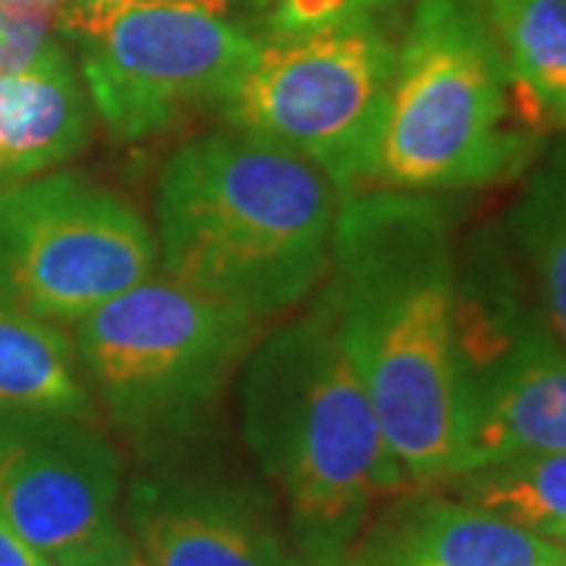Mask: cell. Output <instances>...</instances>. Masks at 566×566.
<instances>
[{
  "label": "cell",
  "mask_w": 566,
  "mask_h": 566,
  "mask_svg": "<svg viewBox=\"0 0 566 566\" xmlns=\"http://www.w3.org/2000/svg\"><path fill=\"white\" fill-rule=\"evenodd\" d=\"M331 268L327 300L390 453L409 482L457 479L460 274L441 205L400 189L344 192Z\"/></svg>",
  "instance_id": "cell-1"
},
{
  "label": "cell",
  "mask_w": 566,
  "mask_h": 566,
  "mask_svg": "<svg viewBox=\"0 0 566 566\" xmlns=\"http://www.w3.org/2000/svg\"><path fill=\"white\" fill-rule=\"evenodd\" d=\"M340 199L322 167L243 129L186 142L158 182L164 277L259 322L286 312L331 268Z\"/></svg>",
  "instance_id": "cell-2"
},
{
  "label": "cell",
  "mask_w": 566,
  "mask_h": 566,
  "mask_svg": "<svg viewBox=\"0 0 566 566\" xmlns=\"http://www.w3.org/2000/svg\"><path fill=\"white\" fill-rule=\"evenodd\" d=\"M243 424L312 560L346 557L375 497L409 482L387 447L327 296L312 315L252 349Z\"/></svg>",
  "instance_id": "cell-3"
},
{
  "label": "cell",
  "mask_w": 566,
  "mask_h": 566,
  "mask_svg": "<svg viewBox=\"0 0 566 566\" xmlns=\"http://www.w3.org/2000/svg\"><path fill=\"white\" fill-rule=\"evenodd\" d=\"M542 117L510 80L475 0H416L371 142L378 189H475L520 177L538 155Z\"/></svg>",
  "instance_id": "cell-4"
},
{
  "label": "cell",
  "mask_w": 566,
  "mask_h": 566,
  "mask_svg": "<svg viewBox=\"0 0 566 566\" xmlns=\"http://www.w3.org/2000/svg\"><path fill=\"white\" fill-rule=\"evenodd\" d=\"M73 340L114 422L158 441L218 403L259 340V318L170 277H148L73 324Z\"/></svg>",
  "instance_id": "cell-5"
},
{
  "label": "cell",
  "mask_w": 566,
  "mask_h": 566,
  "mask_svg": "<svg viewBox=\"0 0 566 566\" xmlns=\"http://www.w3.org/2000/svg\"><path fill=\"white\" fill-rule=\"evenodd\" d=\"M227 0H70L88 102L120 139H148L186 111L221 104L262 51Z\"/></svg>",
  "instance_id": "cell-6"
},
{
  "label": "cell",
  "mask_w": 566,
  "mask_h": 566,
  "mask_svg": "<svg viewBox=\"0 0 566 566\" xmlns=\"http://www.w3.org/2000/svg\"><path fill=\"white\" fill-rule=\"evenodd\" d=\"M394 63L397 44L378 22L271 41L221 102L223 117L353 192L365 182Z\"/></svg>",
  "instance_id": "cell-7"
},
{
  "label": "cell",
  "mask_w": 566,
  "mask_h": 566,
  "mask_svg": "<svg viewBox=\"0 0 566 566\" xmlns=\"http://www.w3.org/2000/svg\"><path fill=\"white\" fill-rule=\"evenodd\" d=\"M155 264L148 223L98 182L44 174L0 192V296L44 322L76 324Z\"/></svg>",
  "instance_id": "cell-8"
},
{
  "label": "cell",
  "mask_w": 566,
  "mask_h": 566,
  "mask_svg": "<svg viewBox=\"0 0 566 566\" xmlns=\"http://www.w3.org/2000/svg\"><path fill=\"white\" fill-rule=\"evenodd\" d=\"M460 475L535 453H566V346L491 271L457 281Z\"/></svg>",
  "instance_id": "cell-9"
},
{
  "label": "cell",
  "mask_w": 566,
  "mask_h": 566,
  "mask_svg": "<svg viewBox=\"0 0 566 566\" xmlns=\"http://www.w3.org/2000/svg\"><path fill=\"white\" fill-rule=\"evenodd\" d=\"M120 457L85 416L0 412V510L48 564L114 523Z\"/></svg>",
  "instance_id": "cell-10"
},
{
  "label": "cell",
  "mask_w": 566,
  "mask_h": 566,
  "mask_svg": "<svg viewBox=\"0 0 566 566\" xmlns=\"http://www.w3.org/2000/svg\"><path fill=\"white\" fill-rule=\"evenodd\" d=\"M129 523L148 566H283L277 532L243 494L202 482H136Z\"/></svg>",
  "instance_id": "cell-11"
},
{
  "label": "cell",
  "mask_w": 566,
  "mask_h": 566,
  "mask_svg": "<svg viewBox=\"0 0 566 566\" xmlns=\"http://www.w3.org/2000/svg\"><path fill=\"white\" fill-rule=\"evenodd\" d=\"M557 547L501 516L431 497L397 510L368 542L363 566H560Z\"/></svg>",
  "instance_id": "cell-12"
},
{
  "label": "cell",
  "mask_w": 566,
  "mask_h": 566,
  "mask_svg": "<svg viewBox=\"0 0 566 566\" xmlns=\"http://www.w3.org/2000/svg\"><path fill=\"white\" fill-rule=\"evenodd\" d=\"M88 142V98L54 41L39 61L0 76V192L51 174Z\"/></svg>",
  "instance_id": "cell-13"
},
{
  "label": "cell",
  "mask_w": 566,
  "mask_h": 566,
  "mask_svg": "<svg viewBox=\"0 0 566 566\" xmlns=\"http://www.w3.org/2000/svg\"><path fill=\"white\" fill-rule=\"evenodd\" d=\"M0 412H88L76 349L39 315L0 296Z\"/></svg>",
  "instance_id": "cell-14"
},
{
  "label": "cell",
  "mask_w": 566,
  "mask_h": 566,
  "mask_svg": "<svg viewBox=\"0 0 566 566\" xmlns=\"http://www.w3.org/2000/svg\"><path fill=\"white\" fill-rule=\"evenodd\" d=\"M485 20L528 107L566 123V0H485Z\"/></svg>",
  "instance_id": "cell-15"
},
{
  "label": "cell",
  "mask_w": 566,
  "mask_h": 566,
  "mask_svg": "<svg viewBox=\"0 0 566 566\" xmlns=\"http://www.w3.org/2000/svg\"><path fill=\"white\" fill-rule=\"evenodd\" d=\"M457 497L566 547V453H535L482 465L457 479Z\"/></svg>",
  "instance_id": "cell-16"
},
{
  "label": "cell",
  "mask_w": 566,
  "mask_h": 566,
  "mask_svg": "<svg viewBox=\"0 0 566 566\" xmlns=\"http://www.w3.org/2000/svg\"><path fill=\"white\" fill-rule=\"evenodd\" d=\"M516 245L535 277L545 322L566 346V161L557 158L528 180L510 211Z\"/></svg>",
  "instance_id": "cell-17"
},
{
  "label": "cell",
  "mask_w": 566,
  "mask_h": 566,
  "mask_svg": "<svg viewBox=\"0 0 566 566\" xmlns=\"http://www.w3.org/2000/svg\"><path fill=\"white\" fill-rule=\"evenodd\" d=\"M406 0H271L268 32L274 41L305 39L349 25L378 22Z\"/></svg>",
  "instance_id": "cell-18"
},
{
  "label": "cell",
  "mask_w": 566,
  "mask_h": 566,
  "mask_svg": "<svg viewBox=\"0 0 566 566\" xmlns=\"http://www.w3.org/2000/svg\"><path fill=\"white\" fill-rule=\"evenodd\" d=\"M66 7L70 0H0V76L39 61Z\"/></svg>",
  "instance_id": "cell-19"
},
{
  "label": "cell",
  "mask_w": 566,
  "mask_h": 566,
  "mask_svg": "<svg viewBox=\"0 0 566 566\" xmlns=\"http://www.w3.org/2000/svg\"><path fill=\"white\" fill-rule=\"evenodd\" d=\"M51 566H148V560L139 545L126 535V528L107 523L98 535L61 554Z\"/></svg>",
  "instance_id": "cell-20"
},
{
  "label": "cell",
  "mask_w": 566,
  "mask_h": 566,
  "mask_svg": "<svg viewBox=\"0 0 566 566\" xmlns=\"http://www.w3.org/2000/svg\"><path fill=\"white\" fill-rule=\"evenodd\" d=\"M0 566H51L39 551L22 542L3 510H0Z\"/></svg>",
  "instance_id": "cell-21"
},
{
  "label": "cell",
  "mask_w": 566,
  "mask_h": 566,
  "mask_svg": "<svg viewBox=\"0 0 566 566\" xmlns=\"http://www.w3.org/2000/svg\"><path fill=\"white\" fill-rule=\"evenodd\" d=\"M283 566H353V564H346V557H340V560H312V557H303V560H286Z\"/></svg>",
  "instance_id": "cell-22"
},
{
  "label": "cell",
  "mask_w": 566,
  "mask_h": 566,
  "mask_svg": "<svg viewBox=\"0 0 566 566\" xmlns=\"http://www.w3.org/2000/svg\"><path fill=\"white\" fill-rule=\"evenodd\" d=\"M560 566H566V560H564V564H560Z\"/></svg>",
  "instance_id": "cell-23"
}]
</instances>
